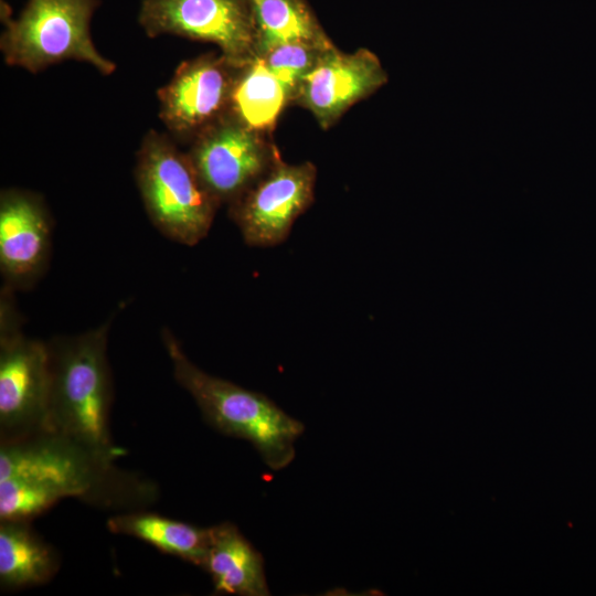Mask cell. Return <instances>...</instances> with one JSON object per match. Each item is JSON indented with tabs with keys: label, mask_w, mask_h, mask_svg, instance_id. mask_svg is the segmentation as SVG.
I'll return each mask as SVG.
<instances>
[{
	"label": "cell",
	"mask_w": 596,
	"mask_h": 596,
	"mask_svg": "<svg viewBox=\"0 0 596 596\" xmlns=\"http://www.w3.org/2000/svg\"><path fill=\"white\" fill-rule=\"evenodd\" d=\"M28 478L50 485L64 498L100 507L132 508L156 497V487L119 470L87 446L42 429L0 443V479Z\"/></svg>",
	"instance_id": "6da1fadb"
},
{
	"label": "cell",
	"mask_w": 596,
	"mask_h": 596,
	"mask_svg": "<svg viewBox=\"0 0 596 596\" xmlns=\"http://www.w3.org/2000/svg\"><path fill=\"white\" fill-rule=\"evenodd\" d=\"M110 321L49 344L51 392L44 429L70 437L107 460L118 448L109 429L113 397L107 360Z\"/></svg>",
	"instance_id": "7a4b0ae2"
},
{
	"label": "cell",
	"mask_w": 596,
	"mask_h": 596,
	"mask_svg": "<svg viewBox=\"0 0 596 596\" xmlns=\"http://www.w3.org/2000/svg\"><path fill=\"white\" fill-rule=\"evenodd\" d=\"M161 336L175 381L190 393L205 421L225 435L248 440L269 468L287 467L295 457V441L304 433V424L264 394L198 368L168 328Z\"/></svg>",
	"instance_id": "3957f363"
},
{
	"label": "cell",
	"mask_w": 596,
	"mask_h": 596,
	"mask_svg": "<svg viewBox=\"0 0 596 596\" xmlns=\"http://www.w3.org/2000/svg\"><path fill=\"white\" fill-rule=\"evenodd\" d=\"M135 174L146 212L161 234L188 246L206 237L221 205L188 153L166 135L150 130L137 152Z\"/></svg>",
	"instance_id": "277c9868"
},
{
	"label": "cell",
	"mask_w": 596,
	"mask_h": 596,
	"mask_svg": "<svg viewBox=\"0 0 596 596\" xmlns=\"http://www.w3.org/2000/svg\"><path fill=\"white\" fill-rule=\"evenodd\" d=\"M98 0H29L6 21L0 47L7 64L38 73L67 60L93 65L110 75L116 65L93 43L89 23Z\"/></svg>",
	"instance_id": "5b68a950"
},
{
	"label": "cell",
	"mask_w": 596,
	"mask_h": 596,
	"mask_svg": "<svg viewBox=\"0 0 596 596\" xmlns=\"http://www.w3.org/2000/svg\"><path fill=\"white\" fill-rule=\"evenodd\" d=\"M10 290L0 306V443L44 429L51 392L49 344L22 333Z\"/></svg>",
	"instance_id": "8992f818"
},
{
	"label": "cell",
	"mask_w": 596,
	"mask_h": 596,
	"mask_svg": "<svg viewBox=\"0 0 596 596\" xmlns=\"http://www.w3.org/2000/svg\"><path fill=\"white\" fill-rule=\"evenodd\" d=\"M187 153L220 205L236 201L281 158L268 134L231 113L196 136Z\"/></svg>",
	"instance_id": "52a82bcc"
},
{
	"label": "cell",
	"mask_w": 596,
	"mask_h": 596,
	"mask_svg": "<svg viewBox=\"0 0 596 596\" xmlns=\"http://www.w3.org/2000/svg\"><path fill=\"white\" fill-rule=\"evenodd\" d=\"M138 21L150 38L171 34L213 43L240 63L257 56L248 0H142Z\"/></svg>",
	"instance_id": "ba28073f"
},
{
	"label": "cell",
	"mask_w": 596,
	"mask_h": 596,
	"mask_svg": "<svg viewBox=\"0 0 596 596\" xmlns=\"http://www.w3.org/2000/svg\"><path fill=\"white\" fill-rule=\"evenodd\" d=\"M245 64L221 52L181 63L157 93L159 117L170 134L191 142L230 114L234 88Z\"/></svg>",
	"instance_id": "9c48e42d"
},
{
	"label": "cell",
	"mask_w": 596,
	"mask_h": 596,
	"mask_svg": "<svg viewBox=\"0 0 596 596\" xmlns=\"http://www.w3.org/2000/svg\"><path fill=\"white\" fill-rule=\"evenodd\" d=\"M317 169L279 158L248 190L228 205L230 216L249 246L283 243L296 220L315 200Z\"/></svg>",
	"instance_id": "30bf717a"
},
{
	"label": "cell",
	"mask_w": 596,
	"mask_h": 596,
	"mask_svg": "<svg viewBox=\"0 0 596 596\" xmlns=\"http://www.w3.org/2000/svg\"><path fill=\"white\" fill-rule=\"evenodd\" d=\"M386 81V72L371 51L344 53L334 46L304 76L291 104L309 110L320 127L328 129Z\"/></svg>",
	"instance_id": "8fae6325"
},
{
	"label": "cell",
	"mask_w": 596,
	"mask_h": 596,
	"mask_svg": "<svg viewBox=\"0 0 596 596\" xmlns=\"http://www.w3.org/2000/svg\"><path fill=\"white\" fill-rule=\"evenodd\" d=\"M49 213L40 198L22 190L0 196V268L6 286L30 287L45 270L52 238Z\"/></svg>",
	"instance_id": "7c38bea8"
},
{
	"label": "cell",
	"mask_w": 596,
	"mask_h": 596,
	"mask_svg": "<svg viewBox=\"0 0 596 596\" xmlns=\"http://www.w3.org/2000/svg\"><path fill=\"white\" fill-rule=\"evenodd\" d=\"M210 545L205 570L216 594L267 596L269 588L262 554L231 522L209 528Z\"/></svg>",
	"instance_id": "4fadbf2b"
},
{
	"label": "cell",
	"mask_w": 596,
	"mask_h": 596,
	"mask_svg": "<svg viewBox=\"0 0 596 596\" xmlns=\"http://www.w3.org/2000/svg\"><path fill=\"white\" fill-rule=\"evenodd\" d=\"M60 556L28 521H0V585L15 590L47 583L58 571Z\"/></svg>",
	"instance_id": "5bb4252c"
},
{
	"label": "cell",
	"mask_w": 596,
	"mask_h": 596,
	"mask_svg": "<svg viewBox=\"0 0 596 596\" xmlns=\"http://www.w3.org/2000/svg\"><path fill=\"white\" fill-rule=\"evenodd\" d=\"M110 532L134 536L159 551L204 568L210 531L155 513L128 512L107 521Z\"/></svg>",
	"instance_id": "9a60e30c"
},
{
	"label": "cell",
	"mask_w": 596,
	"mask_h": 596,
	"mask_svg": "<svg viewBox=\"0 0 596 596\" xmlns=\"http://www.w3.org/2000/svg\"><path fill=\"white\" fill-rule=\"evenodd\" d=\"M290 97L260 56L247 62L236 82L231 114L252 129L270 135Z\"/></svg>",
	"instance_id": "2e32d148"
},
{
	"label": "cell",
	"mask_w": 596,
	"mask_h": 596,
	"mask_svg": "<svg viewBox=\"0 0 596 596\" xmlns=\"http://www.w3.org/2000/svg\"><path fill=\"white\" fill-rule=\"evenodd\" d=\"M256 28L257 56L289 42L331 44L306 0H248Z\"/></svg>",
	"instance_id": "e0dca14e"
},
{
	"label": "cell",
	"mask_w": 596,
	"mask_h": 596,
	"mask_svg": "<svg viewBox=\"0 0 596 596\" xmlns=\"http://www.w3.org/2000/svg\"><path fill=\"white\" fill-rule=\"evenodd\" d=\"M63 498L58 490L41 481L0 479V521H29Z\"/></svg>",
	"instance_id": "ac0fdd59"
},
{
	"label": "cell",
	"mask_w": 596,
	"mask_h": 596,
	"mask_svg": "<svg viewBox=\"0 0 596 596\" xmlns=\"http://www.w3.org/2000/svg\"><path fill=\"white\" fill-rule=\"evenodd\" d=\"M332 47L333 43L289 42L273 47L260 57L284 85L291 104L300 81Z\"/></svg>",
	"instance_id": "d6986e66"
}]
</instances>
